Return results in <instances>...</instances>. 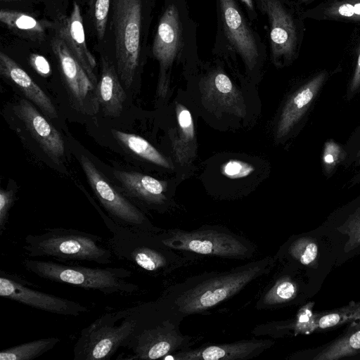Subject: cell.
Listing matches in <instances>:
<instances>
[{
  "mask_svg": "<svg viewBox=\"0 0 360 360\" xmlns=\"http://www.w3.org/2000/svg\"><path fill=\"white\" fill-rule=\"evenodd\" d=\"M147 305L105 313L84 328L73 347V359L107 360L127 347L143 328Z\"/></svg>",
  "mask_w": 360,
  "mask_h": 360,
  "instance_id": "obj_1",
  "label": "cell"
},
{
  "mask_svg": "<svg viewBox=\"0 0 360 360\" xmlns=\"http://www.w3.org/2000/svg\"><path fill=\"white\" fill-rule=\"evenodd\" d=\"M45 231L25 236L23 250L29 258H52L62 263L86 261L102 265L113 262L115 256L101 236L74 229Z\"/></svg>",
  "mask_w": 360,
  "mask_h": 360,
  "instance_id": "obj_2",
  "label": "cell"
},
{
  "mask_svg": "<svg viewBox=\"0 0 360 360\" xmlns=\"http://www.w3.org/2000/svg\"><path fill=\"white\" fill-rule=\"evenodd\" d=\"M22 264L27 271L41 278L105 295H131L139 290L138 285L128 281L132 272L123 267H88L29 257Z\"/></svg>",
  "mask_w": 360,
  "mask_h": 360,
  "instance_id": "obj_3",
  "label": "cell"
},
{
  "mask_svg": "<svg viewBox=\"0 0 360 360\" xmlns=\"http://www.w3.org/2000/svg\"><path fill=\"white\" fill-rule=\"evenodd\" d=\"M102 219L110 233L108 245L115 257L152 275L169 270L172 252L162 242L160 234L120 226L103 213Z\"/></svg>",
  "mask_w": 360,
  "mask_h": 360,
  "instance_id": "obj_4",
  "label": "cell"
},
{
  "mask_svg": "<svg viewBox=\"0 0 360 360\" xmlns=\"http://www.w3.org/2000/svg\"><path fill=\"white\" fill-rule=\"evenodd\" d=\"M271 261L269 257L255 261L196 284L176 298L178 311L190 315L214 307L266 272Z\"/></svg>",
  "mask_w": 360,
  "mask_h": 360,
  "instance_id": "obj_5",
  "label": "cell"
},
{
  "mask_svg": "<svg viewBox=\"0 0 360 360\" xmlns=\"http://www.w3.org/2000/svg\"><path fill=\"white\" fill-rule=\"evenodd\" d=\"M117 72L129 88L139 64L141 31V0H111Z\"/></svg>",
  "mask_w": 360,
  "mask_h": 360,
  "instance_id": "obj_6",
  "label": "cell"
},
{
  "mask_svg": "<svg viewBox=\"0 0 360 360\" xmlns=\"http://www.w3.org/2000/svg\"><path fill=\"white\" fill-rule=\"evenodd\" d=\"M80 163L95 195L111 219L131 229L159 233L160 229L153 226L141 209L119 193L91 160L82 155Z\"/></svg>",
  "mask_w": 360,
  "mask_h": 360,
  "instance_id": "obj_7",
  "label": "cell"
},
{
  "mask_svg": "<svg viewBox=\"0 0 360 360\" xmlns=\"http://www.w3.org/2000/svg\"><path fill=\"white\" fill-rule=\"evenodd\" d=\"M160 236L163 244L169 249L229 258H244L252 255L250 245L227 231L175 229Z\"/></svg>",
  "mask_w": 360,
  "mask_h": 360,
  "instance_id": "obj_8",
  "label": "cell"
},
{
  "mask_svg": "<svg viewBox=\"0 0 360 360\" xmlns=\"http://www.w3.org/2000/svg\"><path fill=\"white\" fill-rule=\"evenodd\" d=\"M18 275L0 271V296L46 312L78 316L89 311L88 307L64 297L32 288Z\"/></svg>",
  "mask_w": 360,
  "mask_h": 360,
  "instance_id": "obj_9",
  "label": "cell"
},
{
  "mask_svg": "<svg viewBox=\"0 0 360 360\" xmlns=\"http://www.w3.org/2000/svg\"><path fill=\"white\" fill-rule=\"evenodd\" d=\"M187 338L168 321L153 327H143L127 347L132 352L129 359H162L181 349Z\"/></svg>",
  "mask_w": 360,
  "mask_h": 360,
  "instance_id": "obj_10",
  "label": "cell"
},
{
  "mask_svg": "<svg viewBox=\"0 0 360 360\" xmlns=\"http://www.w3.org/2000/svg\"><path fill=\"white\" fill-rule=\"evenodd\" d=\"M180 19L176 7L169 6L162 14L153 44V53L159 61L158 93L164 95L167 86L166 70L172 65L180 46Z\"/></svg>",
  "mask_w": 360,
  "mask_h": 360,
  "instance_id": "obj_11",
  "label": "cell"
},
{
  "mask_svg": "<svg viewBox=\"0 0 360 360\" xmlns=\"http://www.w3.org/2000/svg\"><path fill=\"white\" fill-rule=\"evenodd\" d=\"M55 35L65 41L70 51L79 62L88 77L96 85V60L87 47L80 7L75 1L69 16L60 14L51 24Z\"/></svg>",
  "mask_w": 360,
  "mask_h": 360,
  "instance_id": "obj_12",
  "label": "cell"
},
{
  "mask_svg": "<svg viewBox=\"0 0 360 360\" xmlns=\"http://www.w3.org/2000/svg\"><path fill=\"white\" fill-rule=\"evenodd\" d=\"M14 111L44 152L58 163L65 153L64 141L58 131L26 99H20Z\"/></svg>",
  "mask_w": 360,
  "mask_h": 360,
  "instance_id": "obj_13",
  "label": "cell"
},
{
  "mask_svg": "<svg viewBox=\"0 0 360 360\" xmlns=\"http://www.w3.org/2000/svg\"><path fill=\"white\" fill-rule=\"evenodd\" d=\"M221 19L229 41L252 70L259 56L254 35L234 0H219Z\"/></svg>",
  "mask_w": 360,
  "mask_h": 360,
  "instance_id": "obj_14",
  "label": "cell"
},
{
  "mask_svg": "<svg viewBox=\"0 0 360 360\" xmlns=\"http://www.w3.org/2000/svg\"><path fill=\"white\" fill-rule=\"evenodd\" d=\"M204 105L217 110L229 112L237 116L245 115V107L240 93L223 72L214 70L200 82Z\"/></svg>",
  "mask_w": 360,
  "mask_h": 360,
  "instance_id": "obj_15",
  "label": "cell"
},
{
  "mask_svg": "<svg viewBox=\"0 0 360 360\" xmlns=\"http://www.w3.org/2000/svg\"><path fill=\"white\" fill-rule=\"evenodd\" d=\"M269 340H240L232 343L212 345L194 349L174 352L177 360H242L250 359L268 349Z\"/></svg>",
  "mask_w": 360,
  "mask_h": 360,
  "instance_id": "obj_16",
  "label": "cell"
},
{
  "mask_svg": "<svg viewBox=\"0 0 360 360\" xmlns=\"http://www.w3.org/2000/svg\"><path fill=\"white\" fill-rule=\"evenodd\" d=\"M270 23V41L275 59L290 58L296 45L293 21L278 0H260Z\"/></svg>",
  "mask_w": 360,
  "mask_h": 360,
  "instance_id": "obj_17",
  "label": "cell"
},
{
  "mask_svg": "<svg viewBox=\"0 0 360 360\" xmlns=\"http://www.w3.org/2000/svg\"><path fill=\"white\" fill-rule=\"evenodd\" d=\"M51 47L69 92L78 103L83 105L95 85L63 39L55 35L51 41Z\"/></svg>",
  "mask_w": 360,
  "mask_h": 360,
  "instance_id": "obj_18",
  "label": "cell"
},
{
  "mask_svg": "<svg viewBox=\"0 0 360 360\" xmlns=\"http://www.w3.org/2000/svg\"><path fill=\"white\" fill-rule=\"evenodd\" d=\"M0 73L49 117H57L56 110L50 98L15 60L3 51L0 52Z\"/></svg>",
  "mask_w": 360,
  "mask_h": 360,
  "instance_id": "obj_19",
  "label": "cell"
},
{
  "mask_svg": "<svg viewBox=\"0 0 360 360\" xmlns=\"http://www.w3.org/2000/svg\"><path fill=\"white\" fill-rule=\"evenodd\" d=\"M113 174L130 197L148 206H160L167 200L166 181L135 172L117 170Z\"/></svg>",
  "mask_w": 360,
  "mask_h": 360,
  "instance_id": "obj_20",
  "label": "cell"
},
{
  "mask_svg": "<svg viewBox=\"0 0 360 360\" xmlns=\"http://www.w3.org/2000/svg\"><path fill=\"white\" fill-rule=\"evenodd\" d=\"M101 75L96 86V101L103 114L108 117L119 116L127 96L115 66L104 56L101 57Z\"/></svg>",
  "mask_w": 360,
  "mask_h": 360,
  "instance_id": "obj_21",
  "label": "cell"
},
{
  "mask_svg": "<svg viewBox=\"0 0 360 360\" xmlns=\"http://www.w3.org/2000/svg\"><path fill=\"white\" fill-rule=\"evenodd\" d=\"M326 78L321 73L290 96L284 105L276 129V138L286 136L309 108Z\"/></svg>",
  "mask_w": 360,
  "mask_h": 360,
  "instance_id": "obj_22",
  "label": "cell"
},
{
  "mask_svg": "<svg viewBox=\"0 0 360 360\" xmlns=\"http://www.w3.org/2000/svg\"><path fill=\"white\" fill-rule=\"evenodd\" d=\"M178 127L171 136L172 148L176 162L185 165L195 157L196 140L194 124L190 111L181 103H176Z\"/></svg>",
  "mask_w": 360,
  "mask_h": 360,
  "instance_id": "obj_23",
  "label": "cell"
},
{
  "mask_svg": "<svg viewBox=\"0 0 360 360\" xmlns=\"http://www.w3.org/2000/svg\"><path fill=\"white\" fill-rule=\"evenodd\" d=\"M0 20L9 30L24 38L39 41L45 37L46 23L25 13L1 9Z\"/></svg>",
  "mask_w": 360,
  "mask_h": 360,
  "instance_id": "obj_24",
  "label": "cell"
},
{
  "mask_svg": "<svg viewBox=\"0 0 360 360\" xmlns=\"http://www.w3.org/2000/svg\"><path fill=\"white\" fill-rule=\"evenodd\" d=\"M360 352V319L352 321L345 333L325 347L314 359L336 360Z\"/></svg>",
  "mask_w": 360,
  "mask_h": 360,
  "instance_id": "obj_25",
  "label": "cell"
},
{
  "mask_svg": "<svg viewBox=\"0 0 360 360\" xmlns=\"http://www.w3.org/2000/svg\"><path fill=\"white\" fill-rule=\"evenodd\" d=\"M111 133L121 144L140 158L165 168H173L167 159L143 137L117 129H111Z\"/></svg>",
  "mask_w": 360,
  "mask_h": 360,
  "instance_id": "obj_26",
  "label": "cell"
},
{
  "mask_svg": "<svg viewBox=\"0 0 360 360\" xmlns=\"http://www.w3.org/2000/svg\"><path fill=\"white\" fill-rule=\"evenodd\" d=\"M60 341L58 337H48L17 345L2 349L0 360H32L51 350Z\"/></svg>",
  "mask_w": 360,
  "mask_h": 360,
  "instance_id": "obj_27",
  "label": "cell"
},
{
  "mask_svg": "<svg viewBox=\"0 0 360 360\" xmlns=\"http://www.w3.org/2000/svg\"><path fill=\"white\" fill-rule=\"evenodd\" d=\"M297 290V285L294 281L288 276H282L264 293L258 304L262 308H270L287 303L296 297Z\"/></svg>",
  "mask_w": 360,
  "mask_h": 360,
  "instance_id": "obj_28",
  "label": "cell"
},
{
  "mask_svg": "<svg viewBox=\"0 0 360 360\" xmlns=\"http://www.w3.org/2000/svg\"><path fill=\"white\" fill-rule=\"evenodd\" d=\"M317 329H326L360 319V302L316 314Z\"/></svg>",
  "mask_w": 360,
  "mask_h": 360,
  "instance_id": "obj_29",
  "label": "cell"
},
{
  "mask_svg": "<svg viewBox=\"0 0 360 360\" xmlns=\"http://www.w3.org/2000/svg\"><path fill=\"white\" fill-rule=\"evenodd\" d=\"M290 255L306 266L313 265L318 256V246L310 237H300L294 240L288 250Z\"/></svg>",
  "mask_w": 360,
  "mask_h": 360,
  "instance_id": "obj_30",
  "label": "cell"
},
{
  "mask_svg": "<svg viewBox=\"0 0 360 360\" xmlns=\"http://www.w3.org/2000/svg\"><path fill=\"white\" fill-rule=\"evenodd\" d=\"M338 230L348 237L345 252H349L360 246V207L349 217Z\"/></svg>",
  "mask_w": 360,
  "mask_h": 360,
  "instance_id": "obj_31",
  "label": "cell"
},
{
  "mask_svg": "<svg viewBox=\"0 0 360 360\" xmlns=\"http://www.w3.org/2000/svg\"><path fill=\"white\" fill-rule=\"evenodd\" d=\"M111 0H91V9L98 37H104Z\"/></svg>",
  "mask_w": 360,
  "mask_h": 360,
  "instance_id": "obj_32",
  "label": "cell"
},
{
  "mask_svg": "<svg viewBox=\"0 0 360 360\" xmlns=\"http://www.w3.org/2000/svg\"><path fill=\"white\" fill-rule=\"evenodd\" d=\"M313 302L303 306L298 311L294 325L295 334H309L317 329L316 314L312 312Z\"/></svg>",
  "mask_w": 360,
  "mask_h": 360,
  "instance_id": "obj_33",
  "label": "cell"
},
{
  "mask_svg": "<svg viewBox=\"0 0 360 360\" xmlns=\"http://www.w3.org/2000/svg\"><path fill=\"white\" fill-rule=\"evenodd\" d=\"M15 200V193L13 190L0 191V236L6 229L9 210Z\"/></svg>",
  "mask_w": 360,
  "mask_h": 360,
  "instance_id": "obj_34",
  "label": "cell"
},
{
  "mask_svg": "<svg viewBox=\"0 0 360 360\" xmlns=\"http://www.w3.org/2000/svg\"><path fill=\"white\" fill-rule=\"evenodd\" d=\"M253 170L250 165L236 160L229 161L223 167V173L230 178H240L248 175Z\"/></svg>",
  "mask_w": 360,
  "mask_h": 360,
  "instance_id": "obj_35",
  "label": "cell"
},
{
  "mask_svg": "<svg viewBox=\"0 0 360 360\" xmlns=\"http://www.w3.org/2000/svg\"><path fill=\"white\" fill-rule=\"evenodd\" d=\"M30 63L38 74L47 77L51 74V70L49 63L45 57L40 54L32 53L30 56Z\"/></svg>",
  "mask_w": 360,
  "mask_h": 360,
  "instance_id": "obj_36",
  "label": "cell"
},
{
  "mask_svg": "<svg viewBox=\"0 0 360 360\" xmlns=\"http://www.w3.org/2000/svg\"><path fill=\"white\" fill-rule=\"evenodd\" d=\"M338 147L334 143H328L326 146L324 162L328 165H333L338 157Z\"/></svg>",
  "mask_w": 360,
  "mask_h": 360,
  "instance_id": "obj_37",
  "label": "cell"
},
{
  "mask_svg": "<svg viewBox=\"0 0 360 360\" xmlns=\"http://www.w3.org/2000/svg\"><path fill=\"white\" fill-rule=\"evenodd\" d=\"M360 86V52L359 54L357 63L354 74L351 82L350 92L355 91Z\"/></svg>",
  "mask_w": 360,
  "mask_h": 360,
  "instance_id": "obj_38",
  "label": "cell"
},
{
  "mask_svg": "<svg viewBox=\"0 0 360 360\" xmlns=\"http://www.w3.org/2000/svg\"><path fill=\"white\" fill-rule=\"evenodd\" d=\"M338 12L342 16L351 17L354 13V6L349 4L341 5L338 8Z\"/></svg>",
  "mask_w": 360,
  "mask_h": 360,
  "instance_id": "obj_39",
  "label": "cell"
},
{
  "mask_svg": "<svg viewBox=\"0 0 360 360\" xmlns=\"http://www.w3.org/2000/svg\"><path fill=\"white\" fill-rule=\"evenodd\" d=\"M249 9L253 10L252 0H241Z\"/></svg>",
  "mask_w": 360,
  "mask_h": 360,
  "instance_id": "obj_40",
  "label": "cell"
},
{
  "mask_svg": "<svg viewBox=\"0 0 360 360\" xmlns=\"http://www.w3.org/2000/svg\"><path fill=\"white\" fill-rule=\"evenodd\" d=\"M354 13L360 15V3L356 4L354 6Z\"/></svg>",
  "mask_w": 360,
  "mask_h": 360,
  "instance_id": "obj_41",
  "label": "cell"
}]
</instances>
